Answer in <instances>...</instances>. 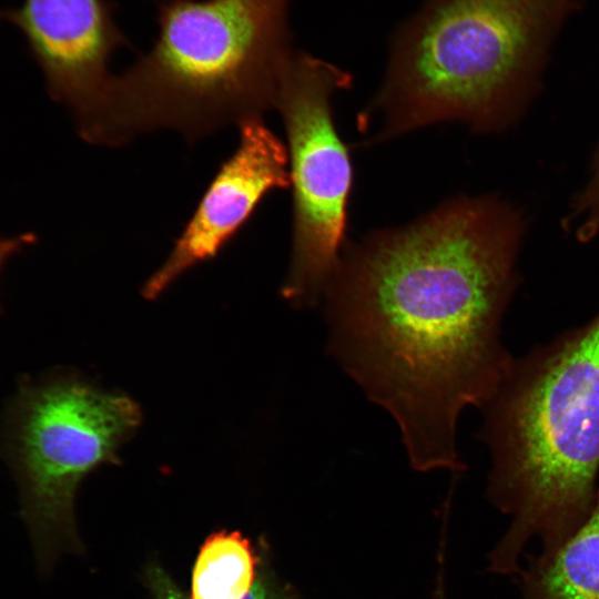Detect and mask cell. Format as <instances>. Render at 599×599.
Wrapping results in <instances>:
<instances>
[{
    "label": "cell",
    "instance_id": "1",
    "mask_svg": "<svg viewBox=\"0 0 599 599\" xmlns=\"http://www.w3.org/2000/svg\"><path fill=\"white\" fill-rule=\"evenodd\" d=\"M525 231L509 202L463 196L339 257L323 296L329 352L392 415L416 470L464 468L459 415L512 362L500 325Z\"/></svg>",
    "mask_w": 599,
    "mask_h": 599
},
{
    "label": "cell",
    "instance_id": "2",
    "mask_svg": "<svg viewBox=\"0 0 599 599\" xmlns=\"http://www.w3.org/2000/svg\"><path fill=\"white\" fill-rule=\"evenodd\" d=\"M290 1H161L152 47L113 75L81 138L116 146L170 129L194 141L263 116L293 53Z\"/></svg>",
    "mask_w": 599,
    "mask_h": 599
},
{
    "label": "cell",
    "instance_id": "3",
    "mask_svg": "<svg viewBox=\"0 0 599 599\" xmlns=\"http://www.w3.org/2000/svg\"><path fill=\"white\" fill-rule=\"evenodd\" d=\"M579 0H426L395 33L385 80L359 115L383 141L441 121L510 126L537 92L556 33Z\"/></svg>",
    "mask_w": 599,
    "mask_h": 599
},
{
    "label": "cell",
    "instance_id": "4",
    "mask_svg": "<svg viewBox=\"0 0 599 599\" xmlns=\"http://www.w3.org/2000/svg\"><path fill=\"white\" fill-rule=\"evenodd\" d=\"M489 495L514 514L491 555L508 572L535 534L560 536L589 512L599 474V314L511 362L483 406Z\"/></svg>",
    "mask_w": 599,
    "mask_h": 599
},
{
    "label": "cell",
    "instance_id": "5",
    "mask_svg": "<svg viewBox=\"0 0 599 599\" xmlns=\"http://www.w3.org/2000/svg\"><path fill=\"white\" fill-rule=\"evenodd\" d=\"M139 405L69 373L26 377L6 407L0 453L11 468L37 566L51 570L78 551L74 502L82 479L102 464H120L118 449L141 424Z\"/></svg>",
    "mask_w": 599,
    "mask_h": 599
},
{
    "label": "cell",
    "instance_id": "6",
    "mask_svg": "<svg viewBox=\"0 0 599 599\" xmlns=\"http://www.w3.org/2000/svg\"><path fill=\"white\" fill-rule=\"evenodd\" d=\"M351 83L348 72L297 51L278 83L274 109L286 132L293 193L292 248L281 294L296 307L323 298L341 257L353 173L332 99Z\"/></svg>",
    "mask_w": 599,
    "mask_h": 599
},
{
    "label": "cell",
    "instance_id": "7",
    "mask_svg": "<svg viewBox=\"0 0 599 599\" xmlns=\"http://www.w3.org/2000/svg\"><path fill=\"white\" fill-rule=\"evenodd\" d=\"M106 0H23L0 11L16 26L40 67L49 94L71 113L78 132L101 105L113 74L109 62L129 41Z\"/></svg>",
    "mask_w": 599,
    "mask_h": 599
},
{
    "label": "cell",
    "instance_id": "8",
    "mask_svg": "<svg viewBox=\"0 0 599 599\" xmlns=\"http://www.w3.org/2000/svg\"><path fill=\"white\" fill-rule=\"evenodd\" d=\"M238 143L221 164L163 264L142 287L158 298L192 267L214 258L266 194L291 186L286 145L263 121L238 125Z\"/></svg>",
    "mask_w": 599,
    "mask_h": 599
},
{
    "label": "cell",
    "instance_id": "9",
    "mask_svg": "<svg viewBox=\"0 0 599 599\" xmlns=\"http://www.w3.org/2000/svg\"><path fill=\"white\" fill-rule=\"evenodd\" d=\"M528 599H599V491L581 526L539 565Z\"/></svg>",
    "mask_w": 599,
    "mask_h": 599
},
{
    "label": "cell",
    "instance_id": "10",
    "mask_svg": "<svg viewBox=\"0 0 599 599\" xmlns=\"http://www.w3.org/2000/svg\"><path fill=\"white\" fill-rule=\"evenodd\" d=\"M262 561V552L238 531L214 532L200 547L190 597L180 591L175 599H246Z\"/></svg>",
    "mask_w": 599,
    "mask_h": 599
},
{
    "label": "cell",
    "instance_id": "11",
    "mask_svg": "<svg viewBox=\"0 0 599 599\" xmlns=\"http://www.w3.org/2000/svg\"><path fill=\"white\" fill-rule=\"evenodd\" d=\"M246 599H297V595L288 583L280 581L263 559L256 582Z\"/></svg>",
    "mask_w": 599,
    "mask_h": 599
},
{
    "label": "cell",
    "instance_id": "12",
    "mask_svg": "<svg viewBox=\"0 0 599 599\" xmlns=\"http://www.w3.org/2000/svg\"><path fill=\"white\" fill-rule=\"evenodd\" d=\"M37 237L31 232H26L16 236H0V273L4 264L16 254L21 253L26 247L35 243Z\"/></svg>",
    "mask_w": 599,
    "mask_h": 599
}]
</instances>
